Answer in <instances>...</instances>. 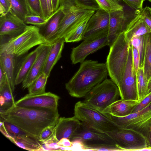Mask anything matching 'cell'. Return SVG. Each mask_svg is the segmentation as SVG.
Returning <instances> with one entry per match:
<instances>
[{"instance_id": "6da1fadb", "label": "cell", "mask_w": 151, "mask_h": 151, "mask_svg": "<svg viewBox=\"0 0 151 151\" xmlns=\"http://www.w3.org/2000/svg\"><path fill=\"white\" fill-rule=\"evenodd\" d=\"M1 119L11 123L29 135L38 139L42 131L56 123L59 118L58 110L29 108L14 105L0 112Z\"/></svg>"}, {"instance_id": "7a4b0ae2", "label": "cell", "mask_w": 151, "mask_h": 151, "mask_svg": "<svg viewBox=\"0 0 151 151\" xmlns=\"http://www.w3.org/2000/svg\"><path fill=\"white\" fill-rule=\"evenodd\" d=\"M108 72L105 63L86 60L65 84L69 95L77 98L84 97L95 86L107 78Z\"/></svg>"}, {"instance_id": "3957f363", "label": "cell", "mask_w": 151, "mask_h": 151, "mask_svg": "<svg viewBox=\"0 0 151 151\" xmlns=\"http://www.w3.org/2000/svg\"><path fill=\"white\" fill-rule=\"evenodd\" d=\"M70 140L73 144H78L84 150L122 151L108 134L81 122L80 128Z\"/></svg>"}, {"instance_id": "277c9868", "label": "cell", "mask_w": 151, "mask_h": 151, "mask_svg": "<svg viewBox=\"0 0 151 151\" xmlns=\"http://www.w3.org/2000/svg\"><path fill=\"white\" fill-rule=\"evenodd\" d=\"M49 43L40 33L37 26L28 25L20 34L1 43L0 54H10L19 57L25 54L35 46Z\"/></svg>"}, {"instance_id": "5b68a950", "label": "cell", "mask_w": 151, "mask_h": 151, "mask_svg": "<svg viewBox=\"0 0 151 151\" xmlns=\"http://www.w3.org/2000/svg\"><path fill=\"white\" fill-rule=\"evenodd\" d=\"M130 46L123 31L110 47L106 64L108 75L117 87L122 80L126 68Z\"/></svg>"}, {"instance_id": "8992f818", "label": "cell", "mask_w": 151, "mask_h": 151, "mask_svg": "<svg viewBox=\"0 0 151 151\" xmlns=\"http://www.w3.org/2000/svg\"><path fill=\"white\" fill-rule=\"evenodd\" d=\"M120 97L118 88L111 79L106 78L93 87L82 101L90 107L103 113Z\"/></svg>"}, {"instance_id": "52a82bcc", "label": "cell", "mask_w": 151, "mask_h": 151, "mask_svg": "<svg viewBox=\"0 0 151 151\" xmlns=\"http://www.w3.org/2000/svg\"><path fill=\"white\" fill-rule=\"evenodd\" d=\"M74 111V116L81 122L100 131L109 132L119 127L109 115L90 107L82 101L76 103Z\"/></svg>"}, {"instance_id": "ba28073f", "label": "cell", "mask_w": 151, "mask_h": 151, "mask_svg": "<svg viewBox=\"0 0 151 151\" xmlns=\"http://www.w3.org/2000/svg\"><path fill=\"white\" fill-rule=\"evenodd\" d=\"M64 15L61 20L55 41L64 36L78 22L86 16L93 14L96 11L76 4L72 0H60Z\"/></svg>"}, {"instance_id": "9c48e42d", "label": "cell", "mask_w": 151, "mask_h": 151, "mask_svg": "<svg viewBox=\"0 0 151 151\" xmlns=\"http://www.w3.org/2000/svg\"><path fill=\"white\" fill-rule=\"evenodd\" d=\"M109 115L119 127L133 129L147 138L151 128V102L141 111L125 116L118 117Z\"/></svg>"}, {"instance_id": "30bf717a", "label": "cell", "mask_w": 151, "mask_h": 151, "mask_svg": "<svg viewBox=\"0 0 151 151\" xmlns=\"http://www.w3.org/2000/svg\"><path fill=\"white\" fill-rule=\"evenodd\" d=\"M105 132L113 139L122 151H137L148 147L147 137L133 129L119 127L113 131Z\"/></svg>"}, {"instance_id": "8fae6325", "label": "cell", "mask_w": 151, "mask_h": 151, "mask_svg": "<svg viewBox=\"0 0 151 151\" xmlns=\"http://www.w3.org/2000/svg\"><path fill=\"white\" fill-rule=\"evenodd\" d=\"M118 87L121 99L138 101L136 72L133 63L132 49L130 45L126 68L122 80Z\"/></svg>"}, {"instance_id": "7c38bea8", "label": "cell", "mask_w": 151, "mask_h": 151, "mask_svg": "<svg viewBox=\"0 0 151 151\" xmlns=\"http://www.w3.org/2000/svg\"><path fill=\"white\" fill-rule=\"evenodd\" d=\"M108 34L83 40L79 45L73 48L70 56L72 63L83 62L88 55L107 45Z\"/></svg>"}, {"instance_id": "4fadbf2b", "label": "cell", "mask_w": 151, "mask_h": 151, "mask_svg": "<svg viewBox=\"0 0 151 151\" xmlns=\"http://www.w3.org/2000/svg\"><path fill=\"white\" fill-rule=\"evenodd\" d=\"M60 97L50 92L33 95L28 94L16 101L14 105L19 107L58 110Z\"/></svg>"}, {"instance_id": "5bb4252c", "label": "cell", "mask_w": 151, "mask_h": 151, "mask_svg": "<svg viewBox=\"0 0 151 151\" xmlns=\"http://www.w3.org/2000/svg\"><path fill=\"white\" fill-rule=\"evenodd\" d=\"M109 21V12L101 8L96 11L88 21L82 40L108 33Z\"/></svg>"}, {"instance_id": "9a60e30c", "label": "cell", "mask_w": 151, "mask_h": 151, "mask_svg": "<svg viewBox=\"0 0 151 151\" xmlns=\"http://www.w3.org/2000/svg\"><path fill=\"white\" fill-rule=\"evenodd\" d=\"M28 26L10 9L6 13L0 14V39L15 37L23 32Z\"/></svg>"}, {"instance_id": "2e32d148", "label": "cell", "mask_w": 151, "mask_h": 151, "mask_svg": "<svg viewBox=\"0 0 151 151\" xmlns=\"http://www.w3.org/2000/svg\"><path fill=\"white\" fill-rule=\"evenodd\" d=\"M52 43L40 45L37 48L38 50L37 57L27 77L22 83L24 89L28 88L35 80L42 73Z\"/></svg>"}, {"instance_id": "e0dca14e", "label": "cell", "mask_w": 151, "mask_h": 151, "mask_svg": "<svg viewBox=\"0 0 151 151\" xmlns=\"http://www.w3.org/2000/svg\"><path fill=\"white\" fill-rule=\"evenodd\" d=\"M64 15L62 6L58 8L48 19L45 23L37 26L40 33L50 43L55 42L60 23Z\"/></svg>"}, {"instance_id": "ac0fdd59", "label": "cell", "mask_w": 151, "mask_h": 151, "mask_svg": "<svg viewBox=\"0 0 151 151\" xmlns=\"http://www.w3.org/2000/svg\"><path fill=\"white\" fill-rule=\"evenodd\" d=\"M81 122L75 116L59 117L55 126V137L59 141L65 138L70 140L80 128Z\"/></svg>"}, {"instance_id": "d6986e66", "label": "cell", "mask_w": 151, "mask_h": 151, "mask_svg": "<svg viewBox=\"0 0 151 151\" xmlns=\"http://www.w3.org/2000/svg\"><path fill=\"white\" fill-rule=\"evenodd\" d=\"M109 13L107 45L110 47L119 34L124 31L126 23L124 10H117Z\"/></svg>"}, {"instance_id": "ffe728a7", "label": "cell", "mask_w": 151, "mask_h": 151, "mask_svg": "<svg viewBox=\"0 0 151 151\" xmlns=\"http://www.w3.org/2000/svg\"><path fill=\"white\" fill-rule=\"evenodd\" d=\"M128 23L124 31L127 41L129 43L134 38L151 32V30L145 22L143 17L139 14Z\"/></svg>"}, {"instance_id": "44dd1931", "label": "cell", "mask_w": 151, "mask_h": 151, "mask_svg": "<svg viewBox=\"0 0 151 151\" xmlns=\"http://www.w3.org/2000/svg\"><path fill=\"white\" fill-rule=\"evenodd\" d=\"M139 102L136 100H118L107 107L103 113L116 117L125 116L131 114L134 107Z\"/></svg>"}, {"instance_id": "7402d4cb", "label": "cell", "mask_w": 151, "mask_h": 151, "mask_svg": "<svg viewBox=\"0 0 151 151\" xmlns=\"http://www.w3.org/2000/svg\"><path fill=\"white\" fill-rule=\"evenodd\" d=\"M64 42V39L63 38L52 43L43 72L48 78L54 66L61 57Z\"/></svg>"}, {"instance_id": "603a6c76", "label": "cell", "mask_w": 151, "mask_h": 151, "mask_svg": "<svg viewBox=\"0 0 151 151\" xmlns=\"http://www.w3.org/2000/svg\"><path fill=\"white\" fill-rule=\"evenodd\" d=\"M37 53L38 50L36 48L22 59L15 74V85L22 83L27 77L37 57Z\"/></svg>"}, {"instance_id": "cb8c5ba5", "label": "cell", "mask_w": 151, "mask_h": 151, "mask_svg": "<svg viewBox=\"0 0 151 151\" xmlns=\"http://www.w3.org/2000/svg\"><path fill=\"white\" fill-rule=\"evenodd\" d=\"M9 140L17 146L26 150H44L43 144L39 139L27 134L20 135Z\"/></svg>"}, {"instance_id": "d4e9b609", "label": "cell", "mask_w": 151, "mask_h": 151, "mask_svg": "<svg viewBox=\"0 0 151 151\" xmlns=\"http://www.w3.org/2000/svg\"><path fill=\"white\" fill-rule=\"evenodd\" d=\"M15 57L14 55L10 54H0V65L6 74L9 84L13 92L15 85Z\"/></svg>"}, {"instance_id": "484cf974", "label": "cell", "mask_w": 151, "mask_h": 151, "mask_svg": "<svg viewBox=\"0 0 151 151\" xmlns=\"http://www.w3.org/2000/svg\"><path fill=\"white\" fill-rule=\"evenodd\" d=\"M93 14L86 16L74 27L64 37L65 42H73L82 40L87 23Z\"/></svg>"}, {"instance_id": "4316f807", "label": "cell", "mask_w": 151, "mask_h": 151, "mask_svg": "<svg viewBox=\"0 0 151 151\" xmlns=\"http://www.w3.org/2000/svg\"><path fill=\"white\" fill-rule=\"evenodd\" d=\"M143 68L145 75L148 80L151 77V32L144 35Z\"/></svg>"}, {"instance_id": "83f0119b", "label": "cell", "mask_w": 151, "mask_h": 151, "mask_svg": "<svg viewBox=\"0 0 151 151\" xmlns=\"http://www.w3.org/2000/svg\"><path fill=\"white\" fill-rule=\"evenodd\" d=\"M13 92L7 79L3 85L0 87V112L9 109L14 105L15 102Z\"/></svg>"}, {"instance_id": "f1b7e54d", "label": "cell", "mask_w": 151, "mask_h": 151, "mask_svg": "<svg viewBox=\"0 0 151 151\" xmlns=\"http://www.w3.org/2000/svg\"><path fill=\"white\" fill-rule=\"evenodd\" d=\"M136 75L138 100L140 102L148 95V80L145 75L143 67L139 68Z\"/></svg>"}, {"instance_id": "f546056e", "label": "cell", "mask_w": 151, "mask_h": 151, "mask_svg": "<svg viewBox=\"0 0 151 151\" xmlns=\"http://www.w3.org/2000/svg\"><path fill=\"white\" fill-rule=\"evenodd\" d=\"M10 10L24 22L25 17L31 14L26 0H10Z\"/></svg>"}, {"instance_id": "4dcf8cb0", "label": "cell", "mask_w": 151, "mask_h": 151, "mask_svg": "<svg viewBox=\"0 0 151 151\" xmlns=\"http://www.w3.org/2000/svg\"><path fill=\"white\" fill-rule=\"evenodd\" d=\"M48 78L46 75L44 73H42L28 88L29 91L28 94L33 95L45 93Z\"/></svg>"}, {"instance_id": "1f68e13d", "label": "cell", "mask_w": 151, "mask_h": 151, "mask_svg": "<svg viewBox=\"0 0 151 151\" xmlns=\"http://www.w3.org/2000/svg\"><path fill=\"white\" fill-rule=\"evenodd\" d=\"M0 131L9 140L20 135L28 134L16 125L4 120L0 121Z\"/></svg>"}, {"instance_id": "d6a6232c", "label": "cell", "mask_w": 151, "mask_h": 151, "mask_svg": "<svg viewBox=\"0 0 151 151\" xmlns=\"http://www.w3.org/2000/svg\"><path fill=\"white\" fill-rule=\"evenodd\" d=\"M100 8L110 12L117 10H123L124 7L115 0H95Z\"/></svg>"}, {"instance_id": "836d02e7", "label": "cell", "mask_w": 151, "mask_h": 151, "mask_svg": "<svg viewBox=\"0 0 151 151\" xmlns=\"http://www.w3.org/2000/svg\"><path fill=\"white\" fill-rule=\"evenodd\" d=\"M144 35L134 38L129 43L130 45L134 47L138 52L140 59L139 67H143Z\"/></svg>"}, {"instance_id": "e575fe53", "label": "cell", "mask_w": 151, "mask_h": 151, "mask_svg": "<svg viewBox=\"0 0 151 151\" xmlns=\"http://www.w3.org/2000/svg\"><path fill=\"white\" fill-rule=\"evenodd\" d=\"M56 124L47 126L41 132L38 139L42 144L51 140L55 137Z\"/></svg>"}, {"instance_id": "d590c367", "label": "cell", "mask_w": 151, "mask_h": 151, "mask_svg": "<svg viewBox=\"0 0 151 151\" xmlns=\"http://www.w3.org/2000/svg\"><path fill=\"white\" fill-rule=\"evenodd\" d=\"M26 0L31 14L44 18L40 0Z\"/></svg>"}, {"instance_id": "8d00e7d4", "label": "cell", "mask_w": 151, "mask_h": 151, "mask_svg": "<svg viewBox=\"0 0 151 151\" xmlns=\"http://www.w3.org/2000/svg\"><path fill=\"white\" fill-rule=\"evenodd\" d=\"M48 19H46L37 15L29 14L25 17L24 22L27 24L38 26L45 23L47 21Z\"/></svg>"}, {"instance_id": "74e56055", "label": "cell", "mask_w": 151, "mask_h": 151, "mask_svg": "<svg viewBox=\"0 0 151 151\" xmlns=\"http://www.w3.org/2000/svg\"><path fill=\"white\" fill-rule=\"evenodd\" d=\"M78 5L96 11L101 8L95 0H72Z\"/></svg>"}, {"instance_id": "f35d334b", "label": "cell", "mask_w": 151, "mask_h": 151, "mask_svg": "<svg viewBox=\"0 0 151 151\" xmlns=\"http://www.w3.org/2000/svg\"><path fill=\"white\" fill-rule=\"evenodd\" d=\"M139 14L143 17L144 20L151 30V8L146 6L140 11L135 12V14Z\"/></svg>"}, {"instance_id": "ab89813d", "label": "cell", "mask_w": 151, "mask_h": 151, "mask_svg": "<svg viewBox=\"0 0 151 151\" xmlns=\"http://www.w3.org/2000/svg\"><path fill=\"white\" fill-rule=\"evenodd\" d=\"M130 8L135 10V12H138L143 8V4L144 0H122Z\"/></svg>"}, {"instance_id": "60d3db41", "label": "cell", "mask_w": 151, "mask_h": 151, "mask_svg": "<svg viewBox=\"0 0 151 151\" xmlns=\"http://www.w3.org/2000/svg\"><path fill=\"white\" fill-rule=\"evenodd\" d=\"M151 102V92L137 104L132 110V113L141 111Z\"/></svg>"}, {"instance_id": "b9f144b4", "label": "cell", "mask_w": 151, "mask_h": 151, "mask_svg": "<svg viewBox=\"0 0 151 151\" xmlns=\"http://www.w3.org/2000/svg\"><path fill=\"white\" fill-rule=\"evenodd\" d=\"M130 46L132 49L133 63L136 73L139 67V55L137 50L134 47Z\"/></svg>"}, {"instance_id": "7bdbcfd3", "label": "cell", "mask_w": 151, "mask_h": 151, "mask_svg": "<svg viewBox=\"0 0 151 151\" xmlns=\"http://www.w3.org/2000/svg\"><path fill=\"white\" fill-rule=\"evenodd\" d=\"M58 144L60 147L65 149L70 148L73 145L69 139L65 138L60 139L58 142Z\"/></svg>"}, {"instance_id": "ee69618b", "label": "cell", "mask_w": 151, "mask_h": 151, "mask_svg": "<svg viewBox=\"0 0 151 151\" xmlns=\"http://www.w3.org/2000/svg\"><path fill=\"white\" fill-rule=\"evenodd\" d=\"M44 18L47 19L50 16L49 14L46 0H40Z\"/></svg>"}, {"instance_id": "f6af8a7d", "label": "cell", "mask_w": 151, "mask_h": 151, "mask_svg": "<svg viewBox=\"0 0 151 151\" xmlns=\"http://www.w3.org/2000/svg\"><path fill=\"white\" fill-rule=\"evenodd\" d=\"M7 79L6 73L1 66L0 65V87L3 85Z\"/></svg>"}, {"instance_id": "bcb514c9", "label": "cell", "mask_w": 151, "mask_h": 151, "mask_svg": "<svg viewBox=\"0 0 151 151\" xmlns=\"http://www.w3.org/2000/svg\"><path fill=\"white\" fill-rule=\"evenodd\" d=\"M0 5L4 8L6 13L9 11L11 8L10 0H0Z\"/></svg>"}, {"instance_id": "7dc6e473", "label": "cell", "mask_w": 151, "mask_h": 151, "mask_svg": "<svg viewBox=\"0 0 151 151\" xmlns=\"http://www.w3.org/2000/svg\"><path fill=\"white\" fill-rule=\"evenodd\" d=\"M53 12H55L60 6V0H52Z\"/></svg>"}, {"instance_id": "c3c4849f", "label": "cell", "mask_w": 151, "mask_h": 151, "mask_svg": "<svg viewBox=\"0 0 151 151\" xmlns=\"http://www.w3.org/2000/svg\"><path fill=\"white\" fill-rule=\"evenodd\" d=\"M49 14L50 16L53 12L52 0H46Z\"/></svg>"}, {"instance_id": "681fc988", "label": "cell", "mask_w": 151, "mask_h": 151, "mask_svg": "<svg viewBox=\"0 0 151 151\" xmlns=\"http://www.w3.org/2000/svg\"><path fill=\"white\" fill-rule=\"evenodd\" d=\"M147 91L148 94L151 92V77L148 80Z\"/></svg>"}, {"instance_id": "f907efd6", "label": "cell", "mask_w": 151, "mask_h": 151, "mask_svg": "<svg viewBox=\"0 0 151 151\" xmlns=\"http://www.w3.org/2000/svg\"><path fill=\"white\" fill-rule=\"evenodd\" d=\"M148 147L151 148V128L147 138Z\"/></svg>"}, {"instance_id": "816d5d0a", "label": "cell", "mask_w": 151, "mask_h": 151, "mask_svg": "<svg viewBox=\"0 0 151 151\" xmlns=\"http://www.w3.org/2000/svg\"><path fill=\"white\" fill-rule=\"evenodd\" d=\"M138 151H151V148L146 147L138 150Z\"/></svg>"}, {"instance_id": "f5cc1de1", "label": "cell", "mask_w": 151, "mask_h": 151, "mask_svg": "<svg viewBox=\"0 0 151 151\" xmlns=\"http://www.w3.org/2000/svg\"><path fill=\"white\" fill-rule=\"evenodd\" d=\"M146 0H147V1H149L150 2H151V0H144L145 1H146Z\"/></svg>"}, {"instance_id": "db71d44e", "label": "cell", "mask_w": 151, "mask_h": 151, "mask_svg": "<svg viewBox=\"0 0 151 151\" xmlns=\"http://www.w3.org/2000/svg\"><path fill=\"white\" fill-rule=\"evenodd\" d=\"M118 2H119L120 0H115Z\"/></svg>"}]
</instances>
